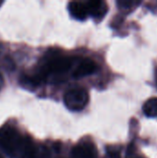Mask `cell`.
<instances>
[{
	"label": "cell",
	"mask_w": 157,
	"mask_h": 158,
	"mask_svg": "<svg viewBox=\"0 0 157 158\" xmlns=\"http://www.w3.org/2000/svg\"><path fill=\"white\" fill-rule=\"evenodd\" d=\"M155 80H156V84H157V69H156V74H155Z\"/></svg>",
	"instance_id": "15"
},
{
	"label": "cell",
	"mask_w": 157,
	"mask_h": 158,
	"mask_svg": "<svg viewBox=\"0 0 157 158\" xmlns=\"http://www.w3.org/2000/svg\"><path fill=\"white\" fill-rule=\"evenodd\" d=\"M42 81V79L37 74L33 76L22 75L19 79L20 85L28 90H35V88H37Z\"/></svg>",
	"instance_id": "8"
},
{
	"label": "cell",
	"mask_w": 157,
	"mask_h": 158,
	"mask_svg": "<svg viewBox=\"0 0 157 158\" xmlns=\"http://www.w3.org/2000/svg\"><path fill=\"white\" fill-rule=\"evenodd\" d=\"M4 65L6 66V68L9 69H14V63L13 60L9 57V56H6L5 60H4Z\"/></svg>",
	"instance_id": "13"
},
{
	"label": "cell",
	"mask_w": 157,
	"mask_h": 158,
	"mask_svg": "<svg viewBox=\"0 0 157 158\" xmlns=\"http://www.w3.org/2000/svg\"><path fill=\"white\" fill-rule=\"evenodd\" d=\"M87 11L90 16L94 19H102L107 12V5L101 0H91L86 4Z\"/></svg>",
	"instance_id": "4"
},
{
	"label": "cell",
	"mask_w": 157,
	"mask_h": 158,
	"mask_svg": "<svg viewBox=\"0 0 157 158\" xmlns=\"http://www.w3.org/2000/svg\"><path fill=\"white\" fill-rule=\"evenodd\" d=\"M0 49H1V44H0Z\"/></svg>",
	"instance_id": "17"
},
{
	"label": "cell",
	"mask_w": 157,
	"mask_h": 158,
	"mask_svg": "<svg viewBox=\"0 0 157 158\" xmlns=\"http://www.w3.org/2000/svg\"><path fill=\"white\" fill-rule=\"evenodd\" d=\"M72 59L68 56H51L48 57L43 64L39 73L37 75L42 79L49 74H61L68 71L72 65Z\"/></svg>",
	"instance_id": "2"
},
{
	"label": "cell",
	"mask_w": 157,
	"mask_h": 158,
	"mask_svg": "<svg viewBox=\"0 0 157 158\" xmlns=\"http://www.w3.org/2000/svg\"><path fill=\"white\" fill-rule=\"evenodd\" d=\"M97 69V65L91 59H85L81 61L73 72V76L77 79L82 78L93 74Z\"/></svg>",
	"instance_id": "6"
},
{
	"label": "cell",
	"mask_w": 157,
	"mask_h": 158,
	"mask_svg": "<svg viewBox=\"0 0 157 158\" xmlns=\"http://www.w3.org/2000/svg\"><path fill=\"white\" fill-rule=\"evenodd\" d=\"M35 158H49L48 151L44 147H41L37 149V154H36Z\"/></svg>",
	"instance_id": "11"
},
{
	"label": "cell",
	"mask_w": 157,
	"mask_h": 158,
	"mask_svg": "<svg viewBox=\"0 0 157 158\" xmlns=\"http://www.w3.org/2000/svg\"><path fill=\"white\" fill-rule=\"evenodd\" d=\"M3 84H4V79H3L2 74L0 73V89H1V87L3 86Z\"/></svg>",
	"instance_id": "14"
},
{
	"label": "cell",
	"mask_w": 157,
	"mask_h": 158,
	"mask_svg": "<svg viewBox=\"0 0 157 158\" xmlns=\"http://www.w3.org/2000/svg\"><path fill=\"white\" fill-rule=\"evenodd\" d=\"M117 3L120 7H124V8H127V7L129 8L135 4H139V2L136 3L135 1H130V0H120V1H118Z\"/></svg>",
	"instance_id": "10"
},
{
	"label": "cell",
	"mask_w": 157,
	"mask_h": 158,
	"mask_svg": "<svg viewBox=\"0 0 157 158\" xmlns=\"http://www.w3.org/2000/svg\"><path fill=\"white\" fill-rule=\"evenodd\" d=\"M72 155L75 158H95L96 150L91 143H80L74 146Z\"/></svg>",
	"instance_id": "5"
},
{
	"label": "cell",
	"mask_w": 157,
	"mask_h": 158,
	"mask_svg": "<svg viewBox=\"0 0 157 158\" xmlns=\"http://www.w3.org/2000/svg\"><path fill=\"white\" fill-rule=\"evenodd\" d=\"M68 8L70 15L78 20H84L89 15L86 5L81 2H77V1L69 2Z\"/></svg>",
	"instance_id": "7"
},
{
	"label": "cell",
	"mask_w": 157,
	"mask_h": 158,
	"mask_svg": "<svg viewBox=\"0 0 157 158\" xmlns=\"http://www.w3.org/2000/svg\"><path fill=\"white\" fill-rule=\"evenodd\" d=\"M89 102L87 91L81 88L71 89L64 95V104L71 111H81L85 108Z\"/></svg>",
	"instance_id": "3"
},
{
	"label": "cell",
	"mask_w": 157,
	"mask_h": 158,
	"mask_svg": "<svg viewBox=\"0 0 157 158\" xmlns=\"http://www.w3.org/2000/svg\"><path fill=\"white\" fill-rule=\"evenodd\" d=\"M0 158H2V157H0Z\"/></svg>",
	"instance_id": "18"
},
{
	"label": "cell",
	"mask_w": 157,
	"mask_h": 158,
	"mask_svg": "<svg viewBox=\"0 0 157 158\" xmlns=\"http://www.w3.org/2000/svg\"><path fill=\"white\" fill-rule=\"evenodd\" d=\"M2 4H3V1H0V6H1Z\"/></svg>",
	"instance_id": "16"
},
{
	"label": "cell",
	"mask_w": 157,
	"mask_h": 158,
	"mask_svg": "<svg viewBox=\"0 0 157 158\" xmlns=\"http://www.w3.org/2000/svg\"><path fill=\"white\" fill-rule=\"evenodd\" d=\"M143 112L149 118H157V98H151L143 105Z\"/></svg>",
	"instance_id": "9"
},
{
	"label": "cell",
	"mask_w": 157,
	"mask_h": 158,
	"mask_svg": "<svg viewBox=\"0 0 157 158\" xmlns=\"http://www.w3.org/2000/svg\"><path fill=\"white\" fill-rule=\"evenodd\" d=\"M126 158H143L141 156H139L136 153V150L133 146H130L127 152V156Z\"/></svg>",
	"instance_id": "12"
},
{
	"label": "cell",
	"mask_w": 157,
	"mask_h": 158,
	"mask_svg": "<svg viewBox=\"0 0 157 158\" xmlns=\"http://www.w3.org/2000/svg\"><path fill=\"white\" fill-rule=\"evenodd\" d=\"M26 137H22L18 130L12 126L0 128V147L10 157L21 156Z\"/></svg>",
	"instance_id": "1"
}]
</instances>
